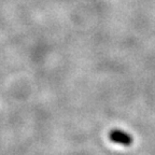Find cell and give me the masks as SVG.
Segmentation results:
<instances>
[{"label": "cell", "mask_w": 155, "mask_h": 155, "mask_svg": "<svg viewBox=\"0 0 155 155\" xmlns=\"http://www.w3.org/2000/svg\"><path fill=\"white\" fill-rule=\"evenodd\" d=\"M109 139L113 142L123 145H130L133 143V137L125 131L119 130V129H114V130L110 131Z\"/></svg>", "instance_id": "cell-1"}]
</instances>
